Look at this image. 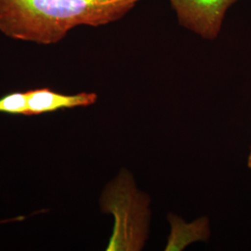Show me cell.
I'll list each match as a JSON object with an SVG mask.
<instances>
[{
    "mask_svg": "<svg viewBox=\"0 0 251 251\" xmlns=\"http://www.w3.org/2000/svg\"><path fill=\"white\" fill-rule=\"evenodd\" d=\"M144 0H0V32L14 40L52 45L75 27L125 17Z\"/></svg>",
    "mask_w": 251,
    "mask_h": 251,
    "instance_id": "1",
    "label": "cell"
},
{
    "mask_svg": "<svg viewBox=\"0 0 251 251\" xmlns=\"http://www.w3.org/2000/svg\"><path fill=\"white\" fill-rule=\"evenodd\" d=\"M180 26L206 39H216L228 10L240 0H169Z\"/></svg>",
    "mask_w": 251,
    "mask_h": 251,
    "instance_id": "2",
    "label": "cell"
},
{
    "mask_svg": "<svg viewBox=\"0 0 251 251\" xmlns=\"http://www.w3.org/2000/svg\"><path fill=\"white\" fill-rule=\"evenodd\" d=\"M26 97L27 116H38L62 109L87 107L92 105L97 100V94L93 92L66 95L50 89L27 90Z\"/></svg>",
    "mask_w": 251,
    "mask_h": 251,
    "instance_id": "3",
    "label": "cell"
},
{
    "mask_svg": "<svg viewBox=\"0 0 251 251\" xmlns=\"http://www.w3.org/2000/svg\"><path fill=\"white\" fill-rule=\"evenodd\" d=\"M0 113L9 115H28L26 91L12 92L0 98Z\"/></svg>",
    "mask_w": 251,
    "mask_h": 251,
    "instance_id": "4",
    "label": "cell"
},
{
    "mask_svg": "<svg viewBox=\"0 0 251 251\" xmlns=\"http://www.w3.org/2000/svg\"><path fill=\"white\" fill-rule=\"evenodd\" d=\"M24 219H25V217L19 216V217L11 218V219H9V220H2V221H0V225L8 224V223H11V222H19V221H22V220H24Z\"/></svg>",
    "mask_w": 251,
    "mask_h": 251,
    "instance_id": "5",
    "label": "cell"
},
{
    "mask_svg": "<svg viewBox=\"0 0 251 251\" xmlns=\"http://www.w3.org/2000/svg\"><path fill=\"white\" fill-rule=\"evenodd\" d=\"M248 167L251 170V152H250V154H249V158H248Z\"/></svg>",
    "mask_w": 251,
    "mask_h": 251,
    "instance_id": "6",
    "label": "cell"
}]
</instances>
